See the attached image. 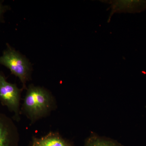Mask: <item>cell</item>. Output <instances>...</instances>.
Returning <instances> with one entry per match:
<instances>
[{
    "instance_id": "cell-5",
    "label": "cell",
    "mask_w": 146,
    "mask_h": 146,
    "mask_svg": "<svg viewBox=\"0 0 146 146\" xmlns=\"http://www.w3.org/2000/svg\"><path fill=\"white\" fill-rule=\"evenodd\" d=\"M18 131L13 120L0 113V146H11L18 137Z\"/></svg>"
},
{
    "instance_id": "cell-8",
    "label": "cell",
    "mask_w": 146,
    "mask_h": 146,
    "mask_svg": "<svg viewBox=\"0 0 146 146\" xmlns=\"http://www.w3.org/2000/svg\"><path fill=\"white\" fill-rule=\"evenodd\" d=\"M8 9V7L3 5L2 2L0 1V22L3 21L4 13Z\"/></svg>"
},
{
    "instance_id": "cell-6",
    "label": "cell",
    "mask_w": 146,
    "mask_h": 146,
    "mask_svg": "<svg viewBox=\"0 0 146 146\" xmlns=\"http://www.w3.org/2000/svg\"><path fill=\"white\" fill-rule=\"evenodd\" d=\"M33 146H71L57 132H50L41 138H34Z\"/></svg>"
},
{
    "instance_id": "cell-3",
    "label": "cell",
    "mask_w": 146,
    "mask_h": 146,
    "mask_svg": "<svg viewBox=\"0 0 146 146\" xmlns=\"http://www.w3.org/2000/svg\"><path fill=\"white\" fill-rule=\"evenodd\" d=\"M23 90L19 89L15 84L7 82L0 71V102L13 113V119L17 121L21 119L20 105Z\"/></svg>"
},
{
    "instance_id": "cell-1",
    "label": "cell",
    "mask_w": 146,
    "mask_h": 146,
    "mask_svg": "<svg viewBox=\"0 0 146 146\" xmlns=\"http://www.w3.org/2000/svg\"><path fill=\"white\" fill-rule=\"evenodd\" d=\"M56 106V100L49 91L31 84L27 88L21 110L33 124L49 116Z\"/></svg>"
},
{
    "instance_id": "cell-7",
    "label": "cell",
    "mask_w": 146,
    "mask_h": 146,
    "mask_svg": "<svg viewBox=\"0 0 146 146\" xmlns=\"http://www.w3.org/2000/svg\"><path fill=\"white\" fill-rule=\"evenodd\" d=\"M84 146H124L109 138L93 135L86 139Z\"/></svg>"
},
{
    "instance_id": "cell-4",
    "label": "cell",
    "mask_w": 146,
    "mask_h": 146,
    "mask_svg": "<svg viewBox=\"0 0 146 146\" xmlns=\"http://www.w3.org/2000/svg\"><path fill=\"white\" fill-rule=\"evenodd\" d=\"M110 5L109 19L115 13H139L146 9V0H111L104 1Z\"/></svg>"
},
{
    "instance_id": "cell-2",
    "label": "cell",
    "mask_w": 146,
    "mask_h": 146,
    "mask_svg": "<svg viewBox=\"0 0 146 146\" xmlns=\"http://www.w3.org/2000/svg\"><path fill=\"white\" fill-rule=\"evenodd\" d=\"M6 49L0 56V64L10 70L11 74L18 77L23 84V89L27 87V82L31 77L32 67L26 58L15 50L8 44Z\"/></svg>"
}]
</instances>
